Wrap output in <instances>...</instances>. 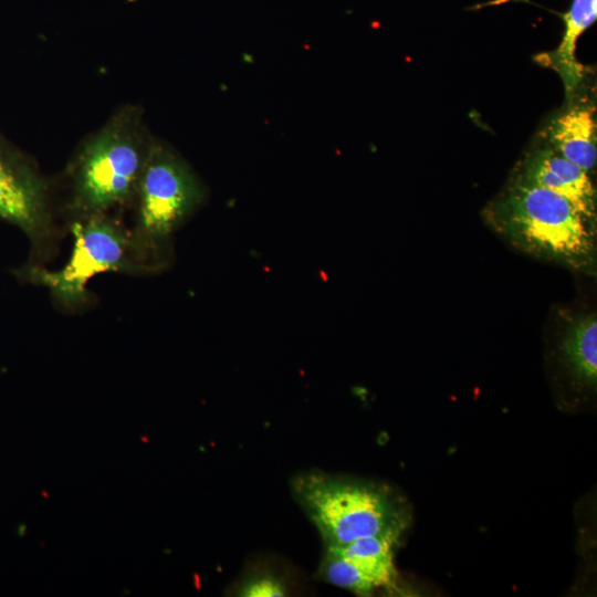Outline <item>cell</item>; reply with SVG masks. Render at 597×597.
Segmentation results:
<instances>
[{
    "mask_svg": "<svg viewBox=\"0 0 597 597\" xmlns=\"http://www.w3.org/2000/svg\"><path fill=\"white\" fill-rule=\"evenodd\" d=\"M484 222L515 249L587 275L597 271L596 224L567 199L512 177L482 210Z\"/></svg>",
    "mask_w": 597,
    "mask_h": 597,
    "instance_id": "6da1fadb",
    "label": "cell"
},
{
    "mask_svg": "<svg viewBox=\"0 0 597 597\" xmlns=\"http://www.w3.org/2000/svg\"><path fill=\"white\" fill-rule=\"evenodd\" d=\"M292 491L324 546L405 531L407 514L386 485L308 471L292 480Z\"/></svg>",
    "mask_w": 597,
    "mask_h": 597,
    "instance_id": "7a4b0ae2",
    "label": "cell"
},
{
    "mask_svg": "<svg viewBox=\"0 0 597 597\" xmlns=\"http://www.w3.org/2000/svg\"><path fill=\"white\" fill-rule=\"evenodd\" d=\"M149 150L124 126L112 125L85 148L76 177V200L97 212L126 200L139 182Z\"/></svg>",
    "mask_w": 597,
    "mask_h": 597,
    "instance_id": "3957f363",
    "label": "cell"
},
{
    "mask_svg": "<svg viewBox=\"0 0 597 597\" xmlns=\"http://www.w3.org/2000/svg\"><path fill=\"white\" fill-rule=\"evenodd\" d=\"M138 188L139 233L150 245L164 242L203 199L190 169L161 147L149 150Z\"/></svg>",
    "mask_w": 597,
    "mask_h": 597,
    "instance_id": "277c9868",
    "label": "cell"
},
{
    "mask_svg": "<svg viewBox=\"0 0 597 597\" xmlns=\"http://www.w3.org/2000/svg\"><path fill=\"white\" fill-rule=\"evenodd\" d=\"M71 230L74 242L66 264L57 271L34 268L28 273L63 303L76 305L86 300L93 276L124 269L127 240L119 227L101 217L75 222Z\"/></svg>",
    "mask_w": 597,
    "mask_h": 597,
    "instance_id": "5b68a950",
    "label": "cell"
},
{
    "mask_svg": "<svg viewBox=\"0 0 597 597\" xmlns=\"http://www.w3.org/2000/svg\"><path fill=\"white\" fill-rule=\"evenodd\" d=\"M404 531L358 538L325 546L320 577L337 587L366 596L377 588L397 586L394 551Z\"/></svg>",
    "mask_w": 597,
    "mask_h": 597,
    "instance_id": "8992f818",
    "label": "cell"
},
{
    "mask_svg": "<svg viewBox=\"0 0 597 597\" xmlns=\"http://www.w3.org/2000/svg\"><path fill=\"white\" fill-rule=\"evenodd\" d=\"M512 177L561 195L596 224V189L589 174L548 144L526 154Z\"/></svg>",
    "mask_w": 597,
    "mask_h": 597,
    "instance_id": "52a82bcc",
    "label": "cell"
},
{
    "mask_svg": "<svg viewBox=\"0 0 597 597\" xmlns=\"http://www.w3.org/2000/svg\"><path fill=\"white\" fill-rule=\"evenodd\" d=\"M0 218L33 233L43 222L39 181L0 153Z\"/></svg>",
    "mask_w": 597,
    "mask_h": 597,
    "instance_id": "ba28073f",
    "label": "cell"
},
{
    "mask_svg": "<svg viewBox=\"0 0 597 597\" xmlns=\"http://www.w3.org/2000/svg\"><path fill=\"white\" fill-rule=\"evenodd\" d=\"M564 20V33L557 48L535 57L540 64L553 69L562 78L568 100L583 81L584 65L576 57L579 36L597 19V0H572L569 9L559 13Z\"/></svg>",
    "mask_w": 597,
    "mask_h": 597,
    "instance_id": "9c48e42d",
    "label": "cell"
},
{
    "mask_svg": "<svg viewBox=\"0 0 597 597\" xmlns=\"http://www.w3.org/2000/svg\"><path fill=\"white\" fill-rule=\"evenodd\" d=\"M595 111L574 105L551 122L546 144L582 169L591 171L597 160Z\"/></svg>",
    "mask_w": 597,
    "mask_h": 597,
    "instance_id": "30bf717a",
    "label": "cell"
},
{
    "mask_svg": "<svg viewBox=\"0 0 597 597\" xmlns=\"http://www.w3.org/2000/svg\"><path fill=\"white\" fill-rule=\"evenodd\" d=\"M558 358L573 383L584 389L597 385V317L591 312L573 318L558 344Z\"/></svg>",
    "mask_w": 597,
    "mask_h": 597,
    "instance_id": "8fae6325",
    "label": "cell"
},
{
    "mask_svg": "<svg viewBox=\"0 0 597 597\" xmlns=\"http://www.w3.org/2000/svg\"><path fill=\"white\" fill-rule=\"evenodd\" d=\"M285 584L279 576L269 572L255 573L248 576L237 593L243 597H276L286 595Z\"/></svg>",
    "mask_w": 597,
    "mask_h": 597,
    "instance_id": "7c38bea8",
    "label": "cell"
}]
</instances>
